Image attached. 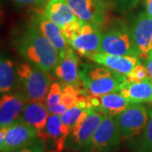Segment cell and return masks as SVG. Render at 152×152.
<instances>
[{
	"instance_id": "obj_6",
	"label": "cell",
	"mask_w": 152,
	"mask_h": 152,
	"mask_svg": "<svg viewBox=\"0 0 152 152\" xmlns=\"http://www.w3.org/2000/svg\"><path fill=\"white\" fill-rule=\"evenodd\" d=\"M122 141L114 118L105 116L82 152H117Z\"/></svg>"
},
{
	"instance_id": "obj_24",
	"label": "cell",
	"mask_w": 152,
	"mask_h": 152,
	"mask_svg": "<svg viewBox=\"0 0 152 152\" xmlns=\"http://www.w3.org/2000/svg\"><path fill=\"white\" fill-rule=\"evenodd\" d=\"M81 88V87H80ZM71 85H63L60 103L69 109L77 106L80 98V89Z\"/></svg>"
},
{
	"instance_id": "obj_33",
	"label": "cell",
	"mask_w": 152,
	"mask_h": 152,
	"mask_svg": "<svg viewBox=\"0 0 152 152\" xmlns=\"http://www.w3.org/2000/svg\"><path fill=\"white\" fill-rule=\"evenodd\" d=\"M4 21V10L1 7V4H0V25L3 24Z\"/></svg>"
},
{
	"instance_id": "obj_32",
	"label": "cell",
	"mask_w": 152,
	"mask_h": 152,
	"mask_svg": "<svg viewBox=\"0 0 152 152\" xmlns=\"http://www.w3.org/2000/svg\"><path fill=\"white\" fill-rule=\"evenodd\" d=\"M5 130L6 128H2V127H0V151H2V148H3V145H4Z\"/></svg>"
},
{
	"instance_id": "obj_28",
	"label": "cell",
	"mask_w": 152,
	"mask_h": 152,
	"mask_svg": "<svg viewBox=\"0 0 152 152\" xmlns=\"http://www.w3.org/2000/svg\"><path fill=\"white\" fill-rule=\"evenodd\" d=\"M15 152H47V147L42 140L38 139L31 145Z\"/></svg>"
},
{
	"instance_id": "obj_25",
	"label": "cell",
	"mask_w": 152,
	"mask_h": 152,
	"mask_svg": "<svg viewBox=\"0 0 152 152\" xmlns=\"http://www.w3.org/2000/svg\"><path fill=\"white\" fill-rule=\"evenodd\" d=\"M63 85V83L61 84L59 82H53V84L51 85L45 100V104L48 108L60 103Z\"/></svg>"
},
{
	"instance_id": "obj_14",
	"label": "cell",
	"mask_w": 152,
	"mask_h": 152,
	"mask_svg": "<svg viewBox=\"0 0 152 152\" xmlns=\"http://www.w3.org/2000/svg\"><path fill=\"white\" fill-rule=\"evenodd\" d=\"M129 28L139 58L146 60L152 51V17L141 12Z\"/></svg>"
},
{
	"instance_id": "obj_27",
	"label": "cell",
	"mask_w": 152,
	"mask_h": 152,
	"mask_svg": "<svg viewBox=\"0 0 152 152\" xmlns=\"http://www.w3.org/2000/svg\"><path fill=\"white\" fill-rule=\"evenodd\" d=\"M106 2L117 11L126 12L136 7L140 0H106Z\"/></svg>"
},
{
	"instance_id": "obj_35",
	"label": "cell",
	"mask_w": 152,
	"mask_h": 152,
	"mask_svg": "<svg viewBox=\"0 0 152 152\" xmlns=\"http://www.w3.org/2000/svg\"><path fill=\"white\" fill-rule=\"evenodd\" d=\"M64 152H80V151H65Z\"/></svg>"
},
{
	"instance_id": "obj_1",
	"label": "cell",
	"mask_w": 152,
	"mask_h": 152,
	"mask_svg": "<svg viewBox=\"0 0 152 152\" xmlns=\"http://www.w3.org/2000/svg\"><path fill=\"white\" fill-rule=\"evenodd\" d=\"M13 43L26 62L46 72L53 70L58 61V51L32 21L17 34Z\"/></svg>"
},
{
	"instance_id": "obj_10",
	"label": "cell",
	"mask_w": 152,
	"mask_h": 152,
	"mask_svg": "<svg viewBox=\"0 0 152 152\" xmlns=\"http://www.w3.org/2000/svg\"><path fill=\"white\" fill-rule=\"evenodd\" d=\"M80 20L102 28L107 20L108 4L104 0H66Z\"/></svg>"
},
{
	"instance_id": "obj_15",
	"label": "cell",
	"mask_w": 152,
	"mask_h": 152,
	"mask_svg": "<svg viewBox=\"0 0 152 152\" xmlns=\"http://www.w3.org/2000/svg\"><path fill=\"white\" fill-rule=\"evenodd\" d=\"M27 102L26 96L20 91L2 95L0 96V127L7 128L20 119Z\"/></svg>"
},
{
	"instance_id": "obj_7",
	"label": "cell",
	"mask_w": 152,
	"mask_h": 152,
	"mask_svg": "<svg viewBox=\"0 0 152 152\" xmlns=\"http://www.w3.org/2000/svg\"><path fill=\"white\" fill-rule=\"evenodd\" d=\"M104 117L105 115L98 111L89 110L86 116L74 127L67 137L65 151H83Z\"/></svg>"
},
{
	"instance_id": "obj_18",
	"label": "cell",
	"mask_w": 152,
	"mask_h": 152,
	"mask_svg": "<svg viewBox=\"0 0 152 152\" xmlns=\"http://www.w3.org/2000/svg\"><path fill=\"white\" fill-rule=\"evenodd\" d=\"M91 59L98 64L103 65L123 75H127L134 67L140 64L139 57L135 56H120L99 52Z\"/></svg>"
},
{
	"instance_id": "obj_11",
	"label": "cell",
	"mask_w": 152,
	"mask_h": 152,
	"mask_svg": "<svg viewBox=\"0 0 152 152\" xmlns=\"http://www.w3.org/2000/svg\"><path fill=\"white\" fill-rule=\"evenodd\" d=\"M38 133L33 127L20 119L6 128L4 140L0 152H15L36 142Z\"/></svg>"
},
{
	"instance_id": "obj_13",
	"label": "cell",
	"mask_w": 152,
	"mask_h": 152,
	"mask_svg": "<svg viewBox=\"0 0 152 152\" xmlns=\"http://www.w3.org/2000/svg\"><path fill=\"white\" fill-rule=\"evenodd\" d=\"M70 131L63 124L59 115L50 114L38 138L44 142L47 152H64L66 139Z\"/></svg>"
},
{
	"instance_id": "obj_3",
	"label": "cell",
	"mask_w": 152,
	"mask_h": 152,
	"mask_svg": "<svg viewBox=\"0 0 152 152\" xmlns=\"http://www.w3.org/2000/svg\"><path fill=\"white\" fill-rule=\"evenodd\" d=\"M17 74L19 87L28 102H45L50 86L53 82V77L49 72L26 61L17 64Z\"/></svg>"
},
{
	"instance_id": "obj_9",
	"label": "cell",
	"mask_w": 152,
	"mask_h": 152,
	"mask_svg": "<svg viewBox=\"0 0 152 152\" xmlns=\"http://www.w3.org/2000/svg\"><path fill=\"white\" fill-rule=\"evenodd\" d=\"M102 38L101 28L83 22L68 43L77 54L91 59L100 52Z\"/></svg>"
},
{
	"instance_id": "obj_5",
	"label": "cell",
	"mask_w": 152,
	"mask_h": 152,
	"mask_svg": "<svg viewBox=\"0 0 152 152\" xmlns=\"http://www.w3.org/2000/svg\"><path fill=\"white\" fill-rule=\"evenodd\" d=\"M123 140L129 141L139 136L145 129L149 119L147 106L130 103L122 113L114 117Z\"/></svg>"
},
{
	"instance_id": "obj_21",
	"label": "cell",
	"mask_w": 152,
	"mask_h": 152,
	"mask_svg": "<svg viewBox=\"0 0 152 152\" xmlns=\"http://www.w3.org/2000/svg\"><path fill=\"white\" fill-rule=\"evenodd\" d=\"M130 104L128 100L119 92L107 93L100 96V106L96 111H98L105 116L115 117L122 113Z\"/></svg>"
},
{
	"instance_id": "obj_29",
	"label": "cell",
	"mask_w": 152,
	"mask_h": 152,
	"mask_svg": "<svg viewBox=\"0 0 152 152\" xmlns=\"http://www.w3.org/2000/svg\"><path fill=\"white\" fill-rule=\"evenodd\" d=\"M14 4L20 8H41L42 5L40 0H12Z\"/></svg>"
},
{
	"instance_id": "obj_34",
	"label": "cell",
	"mask_w": 152,
	"mask_h": 152,
	"mask_svg": "<svg viewBox=\"0 0 152 152\" xmlns=\"http://www.w3.org/2000/svg\"><path fill=\"white\" fill-rule=\"evenodd\" d=\"M49 0H40V2H41V4H42V5L44 6L45 7V5L48 3Z\"/></svg>"
},
{
	"instance_id": "obj_22",
	"label": "cell",
	"mask_w": 152,
	"mask_h": 152,
	"mask_svg": "<svg viewBox=\"0 0 152 152\" xmlns=\"http://www.w3.org/2000/svg\"><path fill=\"white\" fill-rule=\"evenodd\" d=\"M149 119L146 127L135 139L129 141V147L134 152H152V105L147 106Z\"/></svg>"
},
{
	"instance_id": "obj_12",
	"label": "cell",
	"mask_w": 152,
	"mask_h": 152,
	"mask_svg": "<svg viewBox=\"0 0 152 152\" xmlns=\"http://www.w3.org/2000/svg\"><path fill=\"white\" fill-rule=\"evenodd\" d=\"M80 66L78 54L70 47L59 53L58 61L52 71L63 84L80 88L83 86L80 77Z\"/></svg>"
},
{
	"instance_id": "obj_20",
	"label": "cell",
	"mask_w": 152,
	"mask_h": 152,
	"mask_svg": "<svg viewBox=\"0 0 152 152\" xmlns=\"http://www.w3.org/2000/svg\"><path fill=\"white\" fill-rule=\"evenodd\" d=\"M18 87L17 65L10 58L0 53V96L12 92Z\"/></svg>"
},
{
	"instance_id": "obj_31",
	"label": "cell",
	"mask_w": 152,
	"mask_h": 152,
	"mask_svg": "<svg viewBox=\"0 0 152 152\" xmlns=\"http://www.w3.org/2000/svg\"><path fill=\"white\" fill-rule=\"evenodd\" d=\"M145 13L149 16L152 17V0H145Z\"/></svg>"
},
{
	"instance_id": "obj_4",
	"label": "cell",
	"mask_w": 152,
	"mask_h": 152,
	"mask_svg": "<svg viewBox=\"0 0 152 152\" xmlns=\"http://www.w3.org/2000/svg\"><path fill=\"white\" fill-rule=\"evenodd\" d=\"M100 52L113 55L139 57L130 28L118 20H114L112 26L102 33Z\"/></svg>"
},
{
	"instance_id": "obj_2",
	"label": "cell",
	"mask_w": 152,
	"mask_h": 152,
	"mask_svg": "<svg viewBox=\"0 0 152 152\" xmlns=\"http://www.w3.org/2000/svg\"><path fill=\"white\" fill-rule=\"evenodd\" d=\"M82 86L91 95L102 96L116 91L126 80V76L98 64H80Z\"/></svg>"
},
{
	"instance_id": "obj_16",
	"label": "cell",
	"mask_w": 152,
	"mask_h": 152,
	"mask_svg": "<svg viewBox=\"0 0 152 152\" xmlns=\"http://www.w3.org/2000/svg\"><path fill=\"white\" fill-rule=\"evenodd\" d=\"M130 103H152V80L151 78L140 82L125 80L117 91Z\"/></svg>"
},
{
	"instance_id": "obj_30",
	"label": "cell",
	"mask_w": 152,
	"mask_h": 152,
	"mask_svg": "<svg viewBox=\"0 0 152 152\" xmlns=\"http://www.w3.org/2000/svg\"><path fill=\"white\" fill-rule=\"evenodd\" d=\"M148 71H149V75H150V78L152 80V51L151 52V53L149 54V57L146 59V63H145Z\"/></svg>"
},
{
	"instance_id": "obj_19",
	"label": "cell",
	"mask_w": 152,
	"mask_h": 152,
	"mask_svg": "<svg viewBox=\"0 0 152 152\" xmlns=\"http://www.w3.org/2000/svg\"><path fill=\"white\" fill-rule=\"evenodd\" d=\"M49 115L50 113L45 102H27L20 119L33 127L39 134L45 128Z\"/></svg>"
},
{
	"instance_id": "obj_26",
	"label": "cell",
	"mask_w": 152,
	"mask_h": 152,
	"mask_svg": "<svg viewBox=\"0 0 152 152\" xmlns=\"http://www.w3.org/2000/svg\"><path fill=\"white\" fill-rule=\"evenodd\" d=\"M150 78L146 65L141 63L134 67V69L126 75V80L129 82H140Z\"/></svg>"
},
{
	"instance_id": "obj_17",
	"label": "cell",
	"mask_w": 152,
	"mask_h": 152,
	"mask_svg": "<svg viewBox=\"0 0 152 152\" xmlns=\"http://www.w3.org/2000/svg\"><path fill=\"white\" fill-rule=\"evenodd\" d=\"M32 22L37 26L41 32L48 39L49 42L53 45V47L58 51V53L70 48L69 44L68 43L64 37L59 26L45 16L43 11L36 12Z\"/></svg>"
},
{
	"instance_id": "obj_8",
	"label": "cell",
	"mask_w": 152,
	"mask_h": 152,
	"mask_svg": "<svg viewBox=\"0 0 152 152\" xmlns=\"http://www.w3.org/2000/svg\"><path fill=\"white\" fill-rule=\"evenodd\" d=\"M43 14L59 26L67 42L70 40L82 24L66 0H49L44 7Z\"/></svg>"
},
{
	"instance_id": "obj_23",
	"label": "cell",
	"mask_w": 152,
	"mask_h": 152,
	"mask_svg": "<svg viewBox=\"0 0 152 152\" xmlns=\"http://www.w3.org/2000/svg\"><path fill=\"white\" fill-rule=\"evenodd\" d=\"M88 111L89 110L80 108L75 106L71 108L67 109L64 113L60 115V119L63 124L69 130L71 131L77 124H79L86 116Z\"/></svg>"
}]
</instances>
